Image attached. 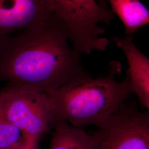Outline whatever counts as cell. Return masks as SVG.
I'll use <instances>...</instances> for the list:
<instances>
[{
	"mask_svg": "<svg viewBox=\"0 0 149 149\" xmlns=\"http://www.w3.org/2000/svg\"><path fill=\"white\" fill-rule=\"evenodd\" d=\"M21 139V132L0 117V149H11Z\"/></svg>",
	"mask_w": 149,
	"mask_h": 149,
	"instance_id": "obj_10",
	"label": "cell"
},
{
	"mask_svg": "<svg viewBox=\"0 0 149 149\" xmlns=\"http://www.w3.org/2000/svg\"><path fill=\"white\" fill-rule=\"evenodd\" d=\"M54 13L66 27L69 40L80 54L104 51L109 40L101 37L105 29L100 23L109 24L114 18L112 11L96 0H47Z\"/></svg>",
	"mask_w": 149,
	"mask_h": 149,
	"instance_id": "obj_3",
	"label": "cell"
},
{
	"mask_svg": "<svg viewBox=\"0 0 149 149\" xmlns=\"http://www.w3.org/2000/svg\"><path fill=\"white\" fill-rule=\"evenodd\" d=\"M11 149H25L24 145L22 140V138L21 139L20 141L18 142L15 146H13Z\"/></svg>",
	"mask_w": 149,
	"mask_h": 149,
	"instance_id": "obj_11",
	"label": "cell"
},
{
	"mask_svg": "<svg viewBox=\"0 0 149 149\" xmlns=\"http://www.w3.org/2000/svg\"><path fill=\"white\" fill-rule=\"evenodd\" d=\"M113 40L122 50L129 65L128 71L133 90L140 106L149 109V59L136 47L132 36L115 37Z\"/></svg>",
	"mask_w": 149,
	"mask_h": 149,
	"instance_id": "obj_7",
	"label": "cell"
},
{
	"mask_svg": "<svg viewBox=\"0 0 149 149\" xmlns=\"http://www.w3.org/2000/svg\"><path fill=\"white\" fill-rule=\"evenodd\" d=\"M0 117L21 132L25 149H37L40 137L52 123L49 97L6 86L0 89Z\"/></svg>",
	"mask_w": 149,
	"mask_h": 149,
	"instance_id": "obj_4",
	"label": "cell"
},
{
	"mask_svg": "<svg viewBox=\"0 0 149 149\" xmlns=\"http://www.w3.org/2000/svg\"><path fill=\"white\" fill-rule=\"evenodd\" d=\"M122 22L125 35L132 36L141 27L149 23V11L140 0H98L100 5L108 8Z\"/></svg>",
	"mask_w": 149,
	"mask_h": 149,
	"instance_id": "obj_8",
	"label": "cell"
},
{
	"mask_svg": "<svg viewBox=\"0 0 149 149\" xmlns=\"http://www.w3.org/2000/svg\"><path fill=\"white\" fill-rule=\"evenodd\" d=\"M53 125L54 131L49 149H97L95 136L83 129L73 127L63 120Z\"/></svg>",
	"mask_w": 149,
	"mask_h": 149,
	"instance_id": "obj_9",
	"label": "cell"
},
{
	"mask_svg": "<svg viewBox=\"0 0 149 149\" xmlns=\"http://www.w3.org/2000/svg\"><path fill=\"white\" fill-rule=\"evenodd\" d=\"M53 13L47 0H0V46L12 33Z\"/></svg>",
	"mask_w": 149,
	"mask_h": 149,
	"instance_id": "obj_6",
	"label": "cell"
},
{
	"mask_svg": "<svg viewBox=\"0 0 149 149\" xmlns=\"http://www.w3.org/2000/svg\"><path fill=\"white\" fill-rule=\"evenodd\" d=\"M121 69L120 63L112 61L105 76L92 78L90 74L48 95L51 125L63 120L77 128L88 125L97 127L104 122L134 93L128 70L124 80H117Z\"/></svg>",
	"mask_w": 149,
	"mask_h": 149,
	"instance_id": "obj_2",
	"label": "cell"
},
{
	"mask_svg": "<svg viewBox=\"0 0 149 149\" xmlns=\"http://www.w3.org/2000/svg\"><path fill=\"white\" fill-rule=\"evenodd\" d=\"M92 133L97 149H149V113L126 102Z\"/></svg>",
	"mask_w": 149,
	"mask_h": 149,
	"instance_id": "obj_5",
	"label": "cell"
},
{
	"mask_svg": "<svg viewBox=\"0 0 149 149\" xmlns=\"http://www.w3.org/2000/svg\"><path fill=\"white\" fill-rule=\"evenodd\" d=\"M54 13L0 46V83L47 95L88 75Z\"/></svg>",
	"mask_w": 149,
	"mask_h": 149,
	"instance_id": "obj_1",
	"label": "cell"
}]
</instances>
